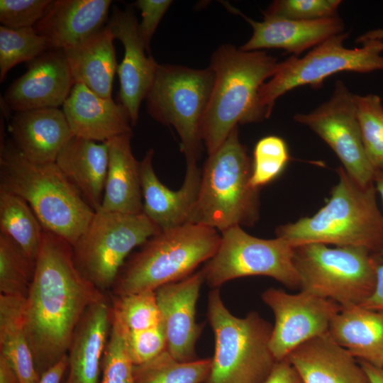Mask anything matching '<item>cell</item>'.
<instances>
[{"instance_id": "5bb4252c", "label": "cell", "mask_w": 383, "mask_h": 383, "mask_svg": "<svg viewBox=\"0 0 383 383\" xmlns=\"http://www.w3.org/2000/svg\"><path fill=\"white\" fill-rule=\"evenodd\" d=\"M261 297L274 316L270 348L277 361L287 358L304 343L327 333L342 308L331 299L301 290L289 294L270 287Z\"/></svg>"}, {"instance_id": "681fc988", "label": "cell", "mask_w": 383, "mask_h": 383, "mask_svg": "<svg viewBox=\"0 0 383 383\" xmlns=\"http://www.w3.org/2000/svg\"><path fill=\"white\" fill-rule=\"evenodd\" d=\"M382 369H383V367H382Z\"/></svg>"}, {"instance_id": "ac0fdd59", "label": "cell", "mask_w": 383, "mask_h": 383, "mask_svg": "<svg viewBox=\"0 0 383 383\" xmlns=\"http://www.w3.org/2000/svg\"><path fill=\"white\" fill-rule=\"evenodd\" d=\"M153 155L154 150L150 149L140 161L143 213L161 231L189 223L199 195L201 170L197 163L187 164L182 185L173 191L157 178L152 166Z\"/></svg>"}, {"instance_id": "8992f818", "label": "cell", "mask_w": 383, "mask_h": 383, "mask_svg": "<svg viewBox=\"0 0 383 383\" xmlns=\"http://www.w3.org/2000/svg\"><path fill=\"white\" fill-rule=\"evenodd\" d=\"M220 242L218 231L199 224L161 231L121 269L113 284L115 295L155 291L191 275L215 255Z\"/></svg>"}, {"instance_id": "d4e9b609", "label": "cell", "mask_w": 383, "mask_h": 383, "mask_svg": "<svg viewBox=\"0 0 383 383\" xmlns=\"http://www.w3.org/2000/svg\"><path fill=\"white\" fill-rule=\"evenodd\" d=\"M132 136L133 132L106 140L108 170L103 200L99 210L127 214L143 213L140 162L132 152Z\"/></svg>"}, {"instance_id": "f6af8a7d", "label": "cell", "mask_w": 383, "mask_h": 383, "mask_svg": "<svg viewBox=\"0 0 383 383\" xmlns=\"http://www.w3.org/2000/svg\"><path fill=\"white\" fill-rule=\"evenodd\" d=\"M0 383H20L18 377L8 360L0 354Z\"/></svg>"}, {"instance_id": "c3c4849f", "label": "cell", "mask_w": 383, "mask_h": 383, "mask_svg": "<svg viewBox=\"0 0 383 383\" xmlns=\"http://www.w3.org/2000/svg\"><path fill=\"white\" fill-rule=\"evenodd\" d=\"M373 184L381 197L383 204V170H375Z\"/></svg>"}, {"instance_id": "9c48e42d", "label": "cell", "mask_w": 383, "mask_h": 383, "mask_svg": "<svg viewBox=\"0 0 383 383\" xmlns=\"http://www.w3.org/2000/svg\"><path fill=\"white\" fill-rule=\"evenodd\" d=\"M213 84L209 67L156 65L145 98L148 112L157 122L174 128L187 164L197 163L203 150L201 123Z\"/></svg>"}, {"instance_id": "4fadbf2b", "label": "cell", "mask_w": 383, "mask_h": 383, "mask_svg": "<svg viewBox=\"0 0 383 383\" xmlns=\"http://www.w3.org/2000/svg\"><path fill=\"white\" fill-rule=\"evenodd\" d=\"M294 119L316 133L333 150L343 168L357 184H373L375 170L365 150L356 113L355 94L340 80L331 97L308 113H297Z\"/></svg>"}, {"instance_id": "e575fe53", "label": "cell", "mask_w": 383, "mask_h": 383, "mask_svg": "<svg viewBox=\"0 0 383 383\" xmlns=\"http://www.w3.org/2000/svg\"><path fill=\"white\" fill-rule=\"evenodd\" d=\"M112 316L128 331L145 330L162 323L155 291L116 296Z\"/></svg>"}, {"instance_id": "d6a6232c", "label": "cell", "mask_w": 383, "mask_h": 383, "mask_svg": "<svg viewBox=\"0 0 383 383\" xmlns=\"http://www.w3.org/2000/svg\"><path fill=\"white\" fill-rule=\"evenodd\" d=\"M35 265L10 238L0 233L1 294L26 297Z\"/></svg>"}, {"instance_id": "3957f363", "label": "cell", "mask_w": 383, "mask_h": 383, "mask_svg": "<svg viewBox=\"0 0 383 383\" xmlns=\"http://www.w3.org/2000/svg\"><path fill=\"white\" fill-rule=\"evenodd\" d=\"M0 191L23 199L44 229L72 246L95 213L55 162H30L9 141L1 145Z\"/></svg>"}, {"instance_id": "ee69618b", "label": "cell", "mask_w": 383, "mask_h": 383, "mask_svg": "<svg viewBox=\"0 0 383 383\" xmlns=\"http://www.w3.org/2000/svg\"><path fill=\"white\" fill-rule=\"evenodd\" d=\"M68 366L69 358L66 354L40 375L38 383H60Z\"/></svg>"}, {"instance_id": "9a60e30c", "label": "cell", "mask_w": 383, "mask_h": 383, "mask_svg": "<svg viewBox=\"0 0 383 383\" xmlns=\"http://www.w3.org/2000/svg\"><path fill=\"white\" fill-rule=\"evenodd\" d=\"M204 282L201 270L155 290L167 337V350L180 362L196 359V343L203 328L196 321V309Z\"/></svg>"}, {"instance_id": "f1b7e54d", "label": "cell", "mask_w": 383, "mask_h": 383, "mask_svg": "<svg viewBox=\"0 0 383 383\" xmlns=\"http://www.w3.org/2000/svg\"><path fill=\"white\" fill-rule=\"evenodd\" d=\"M26 297L0 295L1 355L10 362L20 383H38L40 375L24 328Z\"/></svg>"}, {"instance_id": "7dc6e473", "label": "cell", "mask_w": 383, "mask_h": 383, "mask_svg": "<svg viewBox=\"0 0 383 383\" xmlns=\"http://www.w3.org/2000/svg\"><path fill=\"white\" fill-rule=\"evenodd\" d=\"M383 40V28L367 31L357 38L356 42L364 43L369 41Z\"/></svg>"}, {"instance_id": "4316f807", "label": "cell", "mask_w": 383, "mask_h": 383, "mask_svg": "<svg viewBox=\"0 0 383 383\" xmlns=\"http://www.w3.org/2000/svg\"><path fill=\"white\" fill-rule=\"evenodd\" d=\"M107 24L77 44L63 48L75 84H83L105 99H112L113 77L118 65Z\"/></svg>"}, {"instance_id": "7bdbcfd3", "label": "cell", "mask_w": 383, "mask_h": 383, "mask_svg": "<svg viewBox=\"0 0 383 383\" xmlns=\"http://www.w3.org/2000/svg\"><path fill=\"white\" fill-rule=\"evenodd\" d=\"M376 282L374 292L360 306L383 311V251L376 253Z\"/></svg>"}, {"instance_id": "603a6c76", "label": "cell", "mask_w": 383, "mask_h": 383, "mask_svg": "<svg viewBox=\"0 0 383 383\" xmlns=\"http://www.w3.org/2000/svg\"><path fill=\"white\" fill-rule=\"evenodd\" d=\"M110 0H54L33 26L52 49L62 50L104 27Z\"/></svg>"}, {"instance_id": "d590c367", "label": "cell", "mask_w": 383, "mask_h": 383, "mask_svg": "<svg viewBox=\"0 0 383 383\" xmlns=\"http://www.w3.org/2000/svg\"><path fill=\"white\" fill-rule=\"evenodd\" d=\"M289 160L285 141L276 135H268L258 140L253 151L250 185L260 189L277 177Z\"/></svg>"}, {"instance_id": "74e56055", "label": "cell", "mask_w": 383, "mask_h": 383, "mask_svg": "<svg viewBox=\"0 0 383 383\" xmlns=\"http://www.w3.org/2000/svg\"><path fill=\"white\" fill-rule=\"evenodd\" d=\"M340 0H276L263 12L264 16L313 21L337 16Z\"/></svg>"}, {"instance_id": "cb8c5ba5", "label": "cell", "mask_w": 383, "mask_h": 383, "mask_svg": "<svg viewBox=\"0 0 383 383\" xmlns=\"http://www.w3.org/2000/svg\"><path fill=\"white\" fill-rule=\"evenodd\" d=\"M111 318L112 309L104 296L86 310L68 350L69 374L66 383H99Z\"/></svg>"}, {"instance_id": "1f68e13d", "label": "cell", "mask_w": 383, "mask_h": 383, "mask_svg": "<svg viewBox=\"0 0 383 383\" xmlns=\"http://www.w3.org/2000/svg\"><path fill=\"white\" fill-rule=\"evenodd\" d=\"M52 50L48 40L33 27L10 28L0 26V82L11 68L30 62Z\"/></svg>"}, {"instance_id": "5b68a950", "label": "cell", "mask_w": 383, "mask_h": 383, "mask_svg": "<svg viewBox=\"0 0 383 383\" xmlns=\"http://www.w3.org/2000/svg\"><path fill=\"white\" fill-rule=\"evenodd\" d=\"M252 162L234 128L205 162L189 223L223 231L252 226L259 219L260 189L250 185Z\"/></svg>"}, {"instance_id": "30bf717a", "label": "cell", "mask_w": 383, "mask_h": 383, "mask_svg": "<svg viewBox=\"0 0 383 383\" xmlns=\"http://www.w3.org/2000/svg\"><path fill=\"white\" fill-rule=\"evenodd\" d=\"M348 35L343 32L334 35L303 57L292 55L280 62L277 71L259 91L260 103L267 118L279 97L299 87L319 88L326 78L341 72L383 70V40L365 42L362 48L351 49L343 45Z\"/></svg>"}, {"instance_id": "44dd1931", "label": "cell", "mask_w": 383, "mask_h": 383, "mask_svg": "<svg viewBox=\"0 0 383 383\" xmlns=\"http://www.w3.org/2000/svg\"><path fill=\"white\" fill-rule=\"evenodd\" d=\"M13 143L29 161L55 163L74 137L62 110L45 108L16 112L10 123Z\"/></svg>"}, {"instance_id": "484cf974", "label": "cell", "mask_w": 383, "mask_h": 383, "mask_svg": "<svg viewBox=\"0 0 383 383\" xmlns=\"http://www.w3.org/2000/svg\"><path fill=\"white\" fill-rule=\"evenodd\" d=\"M108 162L106 141L97 143L74 136L62 149L55 163L96 211L103 200Z\"/></svg>"}, {"instance_id": "60d3db41", "label": "cell", "mask_w": 383, "mask_h": 383, "mask_svg": "<svg viewBox=\"0 0 383 383\" xmlns=\"http://www.w3.org/2000/svg\"><path fill=\"white\" fill-rule=\"evenodd\" d=\"M172 3L170 0H138L133 4L141 11L142 21L138 23V33L149 55L152 37Z\"/></svg>"}, {"instance_id": "83f0119b", "label": "cell", "mask_w": 383, "mask_h": 383, "mask_svg": "<svg viewBox=\"0 0 383 383\" xmlns=\"http://www.w3.org/2000/svg\"><path fill=\"white\" fill-rule=\"evenodd\" d=\"M328 333L357 360L383 367V311L360 305L341 308Z\"/></svg>"}, {"instance_id": "8fae6325", "label": "cell", "mask_w": 383, "mask_h": 383, "mask_svg": "<svg viewBox=\"0 0 383 383\" xmlns=\"http://www.w3.org/2000/svg\"><path fill=\"white\" fill-rule=\"evenodd\" d=\"M160 231L143 213L98 210L72 246L74 260L96 288L107 289L114 284L131 250Z\"/></svg>"}, {"instance_id": "8d00e7d4", "label": "cell", "mask_w": 383, "mask_h": 383, "mask_svg": "<svg viewBox=\"0 0 383 383\" xmlns=\"http://www.w3.org/2000/svg\"><path fill=\"white\" fill-rule=\"evenodd\" d=\"M126 333V328L112 316L99 383H135L133 365L128 353Z\"/></svg>"}, {"instance_id": "b9f144b4", "label": "cell", "mask_w": 383, "mask_h": 383, "mask_svg": "<svg viewBox=\"0 0 383 383\" xmlns=\"http://www.w3.org/2000/svg\"><path fill=\"white\" fill-rule=\"evenodd\" d=\"M263 383H304L299 373L287 359L277 361Z\"/></svg>"}, {"instance_id": "f35d334b", "label": "cell", "mask_w": 383, "mask_h": 383, "mask_svg": "<svg viewBox=\"0 0 383 383\" xmlns=\"http://www.w3.org/2000/svg\"><path fill=\"white\" fill-rule=\"evenodd\" d=\"M126 346L134 365L145 363L167 350V337L164 325L126 333Z\"/></svg>"}, {"instance_id": "7a4b0ae2", "label": "cell", "mask_w": 383, "mask_h": 383, "mask_svg": "<svg viewBox=\"0 0 383 383\" xmlns=\"http://www.w3.org/2000/svg\"><path fill=\"white\" fill-rule=\"evenodd\" d=\"M280 62L263 50L243 51L223 44L213 53L209 67L213 84L201 123L208 155L215 152L239 123L267 118L259 91Z\"/></svg>"}, {"instance_id": "6da1fadb", "label": "cell", "mask_w": 383, "mask_h": 383, "mask_svg": "<svg viewBox=\"0 0 383 383\" xmlns=\"http://www.w3.org/2000/svg\"><path fill=\"white\" fill-rule=\"evenodd\" d=\"M102 296L77 268L72 245L43 228L23 313L40 375L67 354L86 310Z\"/></svg>"}, {"instance_id": "f546056e", "label": "cell", "mask_w": 383, "mask_h": 383, "mask_svg": "<svg viewBox=\"0 0 383 383\" xmlns=\"http://www.w3.org/2000/svg\"><path fill=\"white\" fill-rule=\"evenodd\" d=\"M0 233L10 238L35 262L42 243L43 227L21 197L0 191Z\"/></svg>"}, {"instance_id": "bcb514c9", "label": "cell", "mask_w": 383, "mask_h": 383, "mask_svg": "<svg viewBox=\"0 0 383 383\" xmlns=\"http://www.w3.org/2000/svg\"><path fill=\"white\" fill-rule=\"evenodd\" d=\"M370 383H383V369L367 362L358 360Z\"/></svg>"}, {"instance_id": "ba28073f", "label": "cell", "mask_w": 383, "mask_h": 383, "mask_svg": "<svg viewBox=\"0 0 383 383\" xmlns=\"http://www.w3.org/2000/svg\"><path fill=\"white\" fill-rule=\"evenodd\" d=\"M300 290L331 299L342 308L362 305L376 282V253L355 246L309 243L294 247Z\"/></svg>"}, {"instance_id": "836d02e7", "label": "cell", "mask_w": 383, "mask_h": 383, "mask_svg": "<svg viewBox=\"0 0 383 383\" xmlns=\"http://www.w3.org/2000/svg\"><path fill=\"white\" fill-rule=\"evenodd\" d=\"M356 113L367 156L375 170H383V106L374 94H355Z\"/></svg>"}, {"instance_id": "d6986e66", "label": "cell", "mask_w": 383, "mask_h": 383, "mask_svg": "<svg viewBox=\"0 0 383 383\" xmlns=\"http://www.w3.org/2000/svg\"><path fill=\"white\" fill-rule=\"evenodd\" d=\"M230 11L243 17L252 28L250 39L240 48L243 51L282 49L298 56L327 39L344 31V23L338 16L313 21L292 20L264 16L262 21L252 20L228 3H223Z\"/></svg>"}, {"instance_id": "277c9868", "label": "cell", "mask_w": 383, "mask_h": 383, "mask_svg": "<svg viewBox=\"0 0 383 383\" xmlns=\"http://www.w3.org/2000/svg\"><path fill=\"white\" fill-rule=\"evenodd\" d=\"M326 204L310 217L278 226L277 237L296 247L309 243L383 251V215L374 184L361 187L341 167Z\"/></svg>"}, {"instance_id": "e0dca14e", "label": "cell", "mask_w": 383, "mask_h": 383, "mask_svg": "<svg viewBox=\"0 0 383 383\" xmlns=\"http://www.w3.org/2000/svg\"><path fill=\"white\" fill-rule=\"evenodd\" d=\"M107 26L114 39L119 40L124 47V55L118 66L120 81L121 104L130 116L134 126L138 120L139 109L145 99L152 83L157 62L151 55H145V48L138 33V20L133 9L114 8Z\"/></svg>"}, {"instance_id": "4dcf8cb0", "label": "cell", "mask_w": 383, "mask_h": 383, "mask_svg": "<svg viewBox=\"0 0 383 383\" xmlns=\"http://www.w3.org/2000/svg\"><path fill=\"white\" fill-rule=\"evenodd\" d=\"M211 366V358L180 362L165 350L155 358L134 365L135 383H203Z\"/></svg>"}, {"instance_id": "7c38bea8", "label": "cell", "mask_w": 383, "mask_h": 383, "mask_svg": "<svg viewBox=\"0 0 383 383\" xmlns=\"http://www.w3.org/2000/svg\"><path fill=\"white\" fill-rule=\"evenodd\" d=\"M293 257L294 247L284 239L257 238L234 226L221 233L217 251L202 270L213 289L249 276H266L291 289H300Z\"/></svg>"}, {"instance_id": "7402d4cb", "label": "cell", "mask_w": 383, "mask_h": 383, "mask_svg": "<svg viewBox=\"0 0 383 383\" xmlns=\"http://www.w3.org/2000/svg\"><path fill=\"white\" fill-rule=\"evenodd\" d=\"M287 359L304 383H370L358 360L328 333L300 345Z\"/></svg>"}, {"instance_id": "ab89813d", "label": "cell", "mask_w": 383, "mask_h": 383, "mask_svg": "<svg viewBox=\"0 0 383 383\" xmlns=\"http://www.w3.org/2000/svg\"><path fill=\"white\" fill-rule=\"evenodd\" d=\"M52 0H1L0 22L10 28L33 27Z\"/></svg>"}, {"instance_id": "52a82bcc", "label": "cell", "mask_w": 383, "mask_h": 383, "mask_svg": "<svg viewBox=\"0 0 383 383\" xmlns=\"http://www.w3.org/2000/svg\"><path fill=\"white\" fill-rule=\"evenodd\" d=\"M207 318L215 350L203 383H263L277 362L270 348L273 326L255 311L233 315L218 288L209 293Z\"/></svg>"}, {"instance_id": "2e32d148", "label": "cell", "mask_w": 383, "mask_h": 383, "mask_svg": "<svg viewBox=\"0 0 383 383\" xmlns=\"http://www.w3.org/2000/svg\"><path fill=\"white\" fill-rule=\"evenodd\" d=\"M27 67L4 94L8 106L18 112L63 105L75 84L63 51L50 50Z\"/></svg>"}, {"instance_id": "ffe728a7", "label": "cell", "mask_w": 383, "mask_h": 383, "mask_svg": "<svg viewBox=\"0 0 383 383\" xmlns=\"http://www.w3.org/2000/svg\"><path fill=\"white\" fill-rule=\"evenodd\" d=\"M62 107L74 136L101 143L132 133L126 109L112 99L99 96L83 84L74 85Z\"/></svg>"}]
</instances>
